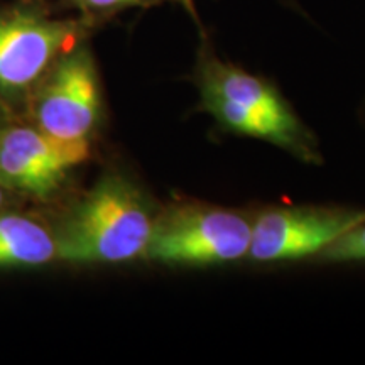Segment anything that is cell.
Returning <instances> with one entry per match:
<instances>
[{
    "label": "cell",
    "mask_w": 365,
    "mask_h": 365,
    "mask_svg": "<svg viewBox=\"0 0 365 365\" xmlns=\"http://www.w3.org/2000/svg\"><path fill=\"white\" fill-rule=\"evenodd\" d=\"M170 2H176V4H181V6H182V7H185V9H188V11H190V14H191V16H193V17H195V19H196V12H195V0H170ZM196 21H198V19H196Z\"/></svg>",
    "instance_id": "8fae6325"
},
{
    "label": "cell",
    "mask_w": 365,
    "mask_h": 365,
    "mask_svg": "<svg viewBox=\"0 0 365 365\" xmlns=\"http://www.w3.org/2000/svg\"><path fill=\"white\" fill-rule=\"evenodd\" d=\"M330 262H364L365 261V220L341 235L322 252Z\"/></svg>",
    "instance_id": "30bf717a"
},
{
    "label": "cell",
    "mask_w": 365,
    "mask_h": 365,
    "mask_svg": "<svg viewBox=\"0 0 365 365\" xmlns=\"http://www.w3.org/2000/svg\"><path fill=\"white\" fill-rule=\"evenodd\" d=\"M93 27L81 17H56L44 0L0 7V91L19 93L34 86Z\"/></svg>",
    "instance_id": "3957f363"
},
{
    "label": "cell",
    "mask_w": 365,
    "mask_h": 365,
    "mask_svg": "<svg viewBox=\"0 0 365 365\" xmlns=\"http://www.w3.org/2000/svg\"><path fill=\"white\" fill-rule=\"evenodd\" d=\"M365 220L346 208H272L252 220L247 257L255 262L296 261L322 254Z\"/></svg>",
    "instance_id": "8992f818"
},
{
    "label": "cell",
    "mask_w": 365,
    "mask_h": 365,
    "mask_svg": "<svg viewBox=\"0 0 365 365\" xmlns=\"http://www.w3.org/2000/svg\"><path fill=\"white\" fill-rule=\"evenodd\" d=\"M159 2H164V0H63L61 4L63 7L80 12L81 19L93 22L97 26L100 21L108 19L125 9L154 6Z\"/></svg>",
    "instance_id": "9c48e42d"
},
{
    "label": "cell",
    "mask_w": 365,
    "mask_h": 365,
    "mask_svg": "<svg viewBox=\"0 0 365 365\" xmlns=\"http://www.w3.org/2000/svg\"><path fill=\"white\" fill-rule=\"evenodd\" d=\"M156 217L125 178L108 175L76 205L56 237L58 257L76 264H117L145 254Z\"/></svg>",
    "instance_id": "7a4b0ae2"
},
{
    "label": "cell",
    "mask_w": 365,
    "mask_h": 365,
    "mask_svg": "<svg viewBox=\"0 0 365 365\" xmlns=\"http://www.w3.org/2000/svg\"><path fill=\"white\" fill-rule=\"evenodd\" d=\"M88 156V140H65L43 129L14 127L0 134V185L46 196Z\"/></svg>",
    "instance_id": "52a82bcc"
},
{
    "label": "cell",
    "mask_w": 365,
    "mask_h": 365,
    "mask_svg": "<svg viewBox=\"0 0 365 365\" xmlns=\"http://www.w3.org/2000/svg\"><path fill=\"white\" fill-rule=\"evenodd\" d=\"M252 220L205 203H178L156 218L145 255L168 266H222L247 257Z\"/></svg>",
    "instance_id": "277c9868"
},
{
    "label": "cell",
    "mask_w": 365,
    "mask_h": 365,
    "mask_svg": "<svg viewBox=\"0 0 365 365\" xmlns=\"http://www.w3.org/2000/svg\"><path fill=\"white\" fill-rule=\"evenodd\" d=\"M195 80L203 108L225 129L279 145L303 161H318L312 135L277 90L261 76L222 61L205 33Z\"/></svg>",
    "instance_id": "6da1fadb"
},
{
    "label": "cell",
    "mask_w": 365,
    "mask_h": 365,
    "mask_svg": "<svg viewBox=\"0 0 365 365\" xmlns=\"http://www.w3.org/2000/svg\"><path fill=\"white\" fill-rule=\"evenodd\" d=\"M100 113L97 63L86 41L73 46L43 78L39 129L65 140H88Z\"/></svg>",
    "instance_id": "5b68a950"
},
{
    "label": "cell",
    "mask_w": 365,
    "mask_h": 365,
    "mask_svg": "<svg viewBox=\"0 0 365 365\" xmlns=\"http://www.w3.org/2000/svg\"><path fill=\"white\" fill-rule=\"evenodd\" d=\"M56 255V239L38 222L0 217V266H39Z\"/></svg>",
    "instance_id": "ba28073f"
},
{
    "label": "cell",
    "mask_w": 365,
    "mask_h": 365,
    "mask_svg": "<svg viewBox=\"0 0 365 365\" xmlns=\"http://www.w3.org/2000/svg\"><path fill=\"white\" fill-rule=\"evenodd\" d=\"M6 203V191H4V186L0 185V207Z\"/></svg>",
    "instance_id": "7c38bea8"
}]
</instances>
